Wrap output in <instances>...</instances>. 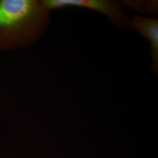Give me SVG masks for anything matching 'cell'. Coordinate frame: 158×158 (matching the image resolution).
Masks as SVG:
<instances>
[{
  "instance_id": "obj_1",
  "label": "cell",
  "mask_w": 158,
  "mask_h": 158,
  "mask_svg": "<svg viewBox=\"0 0 158 158\" xmlns=\"http://www.w3.org/2000/svg\"><path fill=\"white\" fill-rule=\"evenodd\" d=\"M50 12L37 0H0V51L30 46L50 23Z\"/></svg>"
},
{
  "instance_id": "obj_2",
  "label": "cell",
  "mask_w": 158,
  "mask_h": 158,
  "mask_svg": "<svg viewBox=\"0 0 158 158\" xmlns=\"http://www.w3.org/2000/svg\"><path fill=\"white\" fill-rule=\"evenodd\" d=\"M43 7L48 11L79 7L89 10L103 15L115 27L122 30H130V18L124 11L123 2L110 0H42Z\"/></svg>"
},
{
  "instance_id": "obj_3",
  "label": "cell",
  "mask_w": 158,
  "mask_h": 158,
  "mask_svg": "<svg viewBox=\"0 0 158 158\" xmlns=\"http://www.w3.org/2000/svg\"><path fill=\"white\" fill-rule=\"evenodd\" d=\"M130 29L145 37L150 44V54L152 59V70L158 73V19L135 14L130 19Z\"/></svg>"
},
{
  "instance_id": "obj_4",
  "label": "cell",
  "mask_w": 158,
  "mask_h": 158,
  "mask_svg": "<svg viewBox=\"0 0 158 158\" xmlns=\"http://www.w3.org/2000/svg\"><path fill=\"white\" fill-rule=\"evenodd\" d=\"M147 4V12L152 15L157 14V1H146Z\"/></svg>"
}]
</instances>
